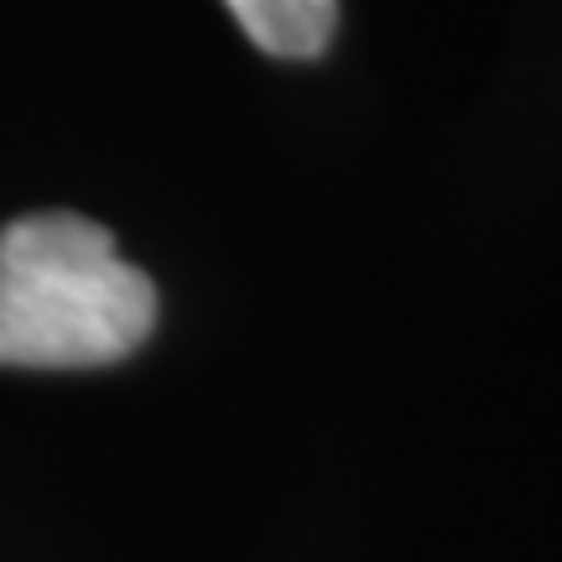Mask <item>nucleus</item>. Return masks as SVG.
<instances>
[{
	"instance_id": "1",
	"label": "nucleus",
	"mask_w": 562,
	"mask_h": 562,
	"mask_svg": "<svg viewBox=\"0 0 562 562\" xmlns=\"http://www.w3.org/2000/svg\"><path fill=\"white\" fill-rule=\"evenodd\" d=\"M157 328V286L104 224L47 209L0 229V364L100 370Z\"/></svg>"
},
{
	"instance_id": "2",
	"label": "nucleus",
	"mask_w": 562,
	"mask_h": 562,
	"mask_svg": "<svg viewBox=\"0 0 562 562\" xmlns=\"http://www.w3.org/2000/svg\"><path fill=\"white\" fill-rule=\"evenodd\" d=\"M266 58L313 63L339 32V0H224Z\"/></svg>"
}]
</instances>
